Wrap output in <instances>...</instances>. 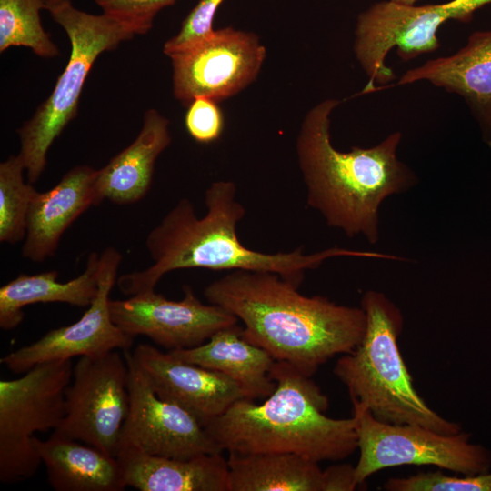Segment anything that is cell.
Here are the masks:
<instances>
[{
    "instance_id": "28",
    "label": "cell",
    "mask_w": 491,
    "mask_h": 491,
    "mask_svg": "<svg viewBox=\"0 0 491 491\" xmlns=\"http://www.w3.org/2000/svg\"><path fill=\"white\" fill-rule=\"evenodd\" d=\"M223 0H200L182 24L176 35L165 42L164 53L170 55L195 45L214 33L213 19Z\"/></svg>"
},
{
    "instance_id": "24",
    "label": "cell",
    "mask_w": 491,
    "mask_h": 491,
    "mask_svg": "<svg viewBox=\"0 0 491 491\" xmlns=\"http://www.w3.org/2000/svg\"><path fill=\"white\" fill-rule=\"evenodd\" d=\"M45 0H0V52L12 46L30 48L41 57L59 55L42 25Z\"/></svg>"
},
{
    "instance_id": "23",
    "label": "cell",
    "mask_w": 491,
    "mask_h": 491,
    "mask_svg": "<svg viewBox=\"0 0 491 491\" xmlns=\"http://www.w3.org/2000/svg\"><path fill=\"white\" fill-rule=\"evenodd\" d=\"M318 464L293 453H229L228 491H325Z\"/></svg>"
},
{
    "instance_id": "31",
    "label": "cell",
    "mask_w": 491,
    "mask_h": 491,
    "mask_svg": "<svg viewBox=\"0 0 491 491\" xmlns=\"http://www.w3.org/2000/svg\"><path fill=\"white\" fill-rule=\"evenodd\" d=\"M397 5H415L418 0H390Z\"/></svg>"
},
{
    "instance_id": "8",
    "label": "cell",
    "mask_w": 491,
    "mask_h": 491,
    "mask_svg": "<svg viewBox=\"0 0 491 491\" xmlns=\"http://www.w3.org/2000/svg\"><path fill=\"white\" fill-rule=\"evenodd\" d=\"M491 0H451L427 5H401L392 1L372 5L357 18L354 50L367 75L364 89L371 92L391 82L393 70L386 65L389 51L409 61L439 48L437 32L448 20L467 22Z\"/></svg>"
},
{
    "instance_id": "18",
    "label": "cell",
    "mask_w": 491,
    "mask_h": 491,
    "mask_svg": "<svg viewBox=\"0 0 491 491\" xmlns=\"http://www.w3.org/2000/svg\"><path fill=\"white\" fill-rule=\"evenodd\" d=\"M117 459L126 486L140 491H228V465L222 452L172 458L124 448Z\"/></svg>"
},
{
    "instance_id": "13",
    "label": "cell",
    "mask_w": 491,
    "mask_h": 491,
    "mask_svg": "<svg viewBox=\"0 0 491 491\" xmlns=\"http://www.w3.org/2000/svg\"><path fill=\"white\" fill-rule=\"evenodd\" d=\"M121 261L119 251L105 248L100 255L97 294L81 318L5 355L1 364L14 374H22L43 363L75 356L100 357L115 350H128L134 336L113 322L109 308V294Z\"/></svg>"
},
{
    "instance_id": "17",
    "label": "cell",
    "mask_w": 491,
    "mask_h": 491,
    "mask_svg": "<svg viewBox=\"0 0 491 491\" xmlns=\"http://www.w3.org/2000/svg\"><path fill=\"white\" fill-rule=\"evenodd\" d=\"M97 171L76 165L51 189L35 194L27 215L25 258L43 262L54 256L65 230L91 205L99 204L95 186Z\"/></svg>"
},
{
    "instance_id": "15",
    "label": "cell",
    "mask_w": 491,
    "mask_h": 491,
    "mask_svg": "<svg viewBox=\"0 0 491 491\" xmlns=\"http://www.w3.org/2000/svg\"><path fill=\"white\" fill-rule=\"evenodd\" d=\"M132 355L156 395L187 410L203 426L236 400L247 397L230 377L185 362L168 351L164 353L151 345L140 344Z\"/></svg>"
},
{
    "instance_id": "20",
    "label": "cell",
    "mask_w": 491,
    "mask_h": 491,
    "mask_svg": "<svg viewBox=\"0 0 491 491\" xmlns=\"http://www.w3.org/2000/svg\"><path fill=\"white\" fill-rule=\"evenodd\" d=\"M238 325L223 328L195 347L168 351L174 356L219 372L236 382L251 399L266 398L276 383L270 371L275 359L243 337Z\"/></svg>"
},
{
    "instance_id": "2",
    "label": "cell",
    "mask_w": 491,
    "mask_h": 491,
    "mask_svg": "<svg viewBox=\"0 0 491 491\" xmlns=\"http://www.w3.org/2000/svg\"><path fill=\"white\" fill-rule=\"evenodd\" d=\"M232 181L213 182L205 193L206 213L198 217L188 198L180 199L148 234L145 246L153 260L147 268L122 275L120 291L132 296L155 290L169 272L187 268L249 270L277 274L299 287L306 272L336 256L382 258L383 254L330 247L306 254L304 247L265 253L248 248L237 235L246 208L236 198Z\"/></svg>"
},
{
    "instance_id": "16",
    "label": "cell",
    "mask_w": 491,
    "mask_h": 491,
    "mask_svg": "<svg viewBox=\"0 0 491 491\" xmlns=\"http://www.w3.org/2000/svg\"><path fill=\"white\" fill-rule=\"evenodd\" d=\"M418 81L459 95L477 121L485 142L491 145V31L474 32L456 53L406 71L398 84Z\"/></svg>"
},
{
    "instance_id": "26",
    "label": "cell",
    "mask_w": 491,
    "mask_h": 491,
    "mask_svg": "<svg viewBox=\"0 0 491 491\" xmlns=\"http://www.w3.org/2000/svg\"><path fill=\"white\" fill-rule=\"evenodd\" d=\"M387 491H491V473L448 476L441 471L419 472L407 477H391L384 484Z\"/></svg>"
},
{
    "instance_id": "4",
    "label": "cell",
    "mask_w": 491,
    "mask_h": 491,
    "mask_svg": "<svg viewBox=\"0 0 491 491\" xmlns=\"http://www.w3.org/2000/svg\"><path fill=\"white\" fill-rule=\"evenodd\" d=\"M270 376L276 386L262 404L241 398L204 426L222 451L293 453L319 463L357 449L356 418L326 416L328 397L310 376L284 361H275Z\"/></svg>"
},
{
    "instance_id": "19",
    "label": "cell",
    "mask_w": 491,
    "mask_h": 491,
    "mask_svg": "<svg viewBox=\"0 0 491 491\" xmlns=\"http://www.w3.org/2000/svg\"><path fill=\"white\" fill-rule=\"evenodd\" d=\"M168 124L155 109L145 113L136 138L97 171L95 186L99 204L107 199L114 204L129 205L145 196L151 187L155 161L171 143Z\"/></svg>"
},
{
    "instance_id": "11",
    "label": "cell",
    "mask_w": 491,
    "mask_h": 491,
    "mask_svg": "<svg viewBox=\"0 0 491 491\" xmlns=\"http://www.w3.org/2000/svg\"><path fill=\"white\" fill-rule=\"evenodd\" d=\"M175 97L189 105L197 97L225 99L250 84L266 56L258 38L232 27L168 55Z\"/></svg>"
},
{
    "instance_id": "14",
    "label": "cell",
    "mask_w": 491,
    "mask_h": 491,
    "mask_svg": "<svg viewBox=\"0 0 491 491\" xmlns=\"http://www.w3.org/2000/svg\"><path fill=\"white\" fill-rule=\"evenodd\" d=\"M180 301L169 300L155 290L110 300L113 322L126 334L145 336L167 351L202 345L220 329L238 319L219 306L204 304L191 286H183Z\"/></svg>"
},
{
    "instance_id": "30",
    "label": "cell",
    "mask_w": 491,
    "mask_h": 491,
    "mask_svg": "<svg viewBox=\"0 0 491 491\" xmlns=\"http://www.w3.org/2000/svg\"><path fill=\"white\" fill-rule=\"evenodd\" d=\"M323 471L325 491H353L358 486L355 466L350 464L333 465Z\"/></svg>"
},
{
    "instance_id": "6",
    "label": "cell",
    "mask_w": 491,
    "mask_h": 491,
    "mask_svg": "<svg viewBox=\"0 0 491 491\" xmlns=\"http://www.w3.org/2000/svg\"><path fill=\"white\" fill-rule=\"evenodd\" d=\"M45 9L65 29L71 54L51 95L17 130L21 143L18 155L30 184L44 172L53 142L76 116L81 92L96 58L135 35L122 21L105 13L79 10L71 0H45Z\"/></svg>"
},
{
    "instance_id": "1",
    "label": "cell",
    "mask_w": 491,
    "mask_h": 491,
    "mask_svg": "<svg viewBox=\"0 0 491 491\" xmlns=\"http://www.w3.org/2000/svg\"><path fill=\"white\" fill-rule=\"evenodd\" d=\"M298 288L275 273L233 270L210 283L204 295L242 321L246 340L311 377L329 359L358 346L366 317L361 306L304 296Z\"/></svg>"
},
{
    "instance_id": "27",
    "label": "cell",
    "mask_w": 491,
    "mask_h": 491,
    "mask_svg": "<svg viewBox=\"0 0 491 491\" xmlns=\"http://www.w3.org/2000/svg\"><path fill=\"white\" fill-rule=\"evenodd\" d=\"M107 14L125 25L135 35L146 34L156 15L175 0H94Z\"/></svg>"
},
{
    "instance_id": "7",
    "label": "cell",
    "mask_w": 491,
    "mask_h": 491,
    "mask_svg": "<svg viewBox=\"0 0 491 491\" xmlns=\"http://www.w3.org/2000/svg\"><path fill=\"white\" fill-rule=\"evenodd\" d=\"M24 374L0 380V481L5 484L29 479L41 465L32 439L63 421L72 361L43 363Z\"/></svg>"
},
{
    "instance_id": "3",
    "label": "cell",
    "mask_w": 491,
    "mask_h": 491,
    "mask_svg": "<svg viewBox=\"0 0 491 491\" xmlns=\"http://www.w3.org/2000/svg\"><path fill=\"white\" fill-rule=\"evenodd\" d=\"M326 99L306 115L296 151L306 203L326 225L347 236L379 239V207L388 196L406 191L416 178L396 156L402 134H390L378 145L348 152L336 149L330 140V115L339 105Z\"/></svg>"
},
{
    "instance_id": "25",
    "label": "cell",
    "mask_w": 491,
    "mask_h": 491,
    "mask_svg": "<svg viewBox=\"0 0 491 491\" xmlns=\"http://www.w3.org/2000/svg\"><path fill=\"white\" fill-rule=\"evenodd\" d=\"M24 163L17 155L0 164V241L15 244L26 235L27 215L37 193L23 178Z\"/></svg>"
},
{
    "instance_id": "21",
    "label": "cell",
    "mask_w": 491,
    "mask_h": 491,
    "mask_svg": "<svg viewBox=\"0 0 491 491\" xmlns=\"http://www.w3.org/2000/svg\"><path fill=\"white\" fill-rule=\"evenodd\" d=\"M33 446L56 491H123L127 486L117 459L78 440L52 434Z\"/></svg>"
},
{
    "instance_id": "22",
    "label": "cell",
    "mask_w": 491,
    "mask_h": 491,
    "mask_svg": "<svg viewBox=\"0 0 491 491\" xmlns=\"http://www.w3.org/2000/svg\"><path fill=\"white\" fill-rule=\"evenodd\" d=\"M99 265L100 256L90 253L85 270L67 282H59L55 270L20 274L0 288V327L10 330L19 326L23 308L32 304L57 302L89 306L98 291Z\"/></svg>"
},
{
    "instance_id": "12",
    "label": "cell",
    "mask_w": 491,
    "mask_h": 491,
    "mask_svg": "<svg viewBox=\"0 0 491 491\" xmlns=\"http://www.w3.org/2000/svg\"><path fill=\"white\" fill-rule=\"evenodd\" d=\"M124 356L128 366L129 411L119 451L135 448L172 458L223 452L195 416L156 395L132 353L125 350Z\"/></svg>"
},
{
    "instance_id": "9",
    "label": "cell",
    "mask_w": 491,
    "mask_h": 491,
    "mask_svg": "<svg viewBox=\"0 0 491 491\" xmlns=\"http://www.w3.org/2000/svg\"><path fill=\"white\" fill-rule=\"evenodd\" d=\"M353 416L357 420L358 486L384 468L401 466H436L465 476L491 468V452L470 443L469 433L444 435L418 425L384 423L358 406H353Z\"/></svg>"
},
{
    "instance_id": "10",
    "label": "cell",
    "mask_w": 491,
    "mask_h": 491,
    "mask_svg": "<svg viewBox=\"0 0 491 491\" xmlns=\"http://www.w3.org/2000/svg\"><path fill=\"white\" fill-rule=\"evenodd\" d=\"M129 411L128 366L117 350L79 358L65 389V415L53 434L117 457Z\"/></svg>"
},
{
    "instance_id": "29",
    "label": "cell",
    "mask_w": 491,
    "mask_h": 491,
    "mask_svg": "<svg viewBox=\"0 0 491 491\" xmlns=\"http://www.w3.org/2000/svg\"><path fill=\"white\" fill-rule=\"evenodd\" d=\"M185 126L197 142L210 143L217 139L223 129V118L215 101L206 97L193 100L185 115Z\"/></svg>"
},
{
    "instance_id": "5",
    "label": "cell",
    "mask_w": 491,
    "mask_h": 491,
    "mask_svg": "<svg viewBox=\"0 0 491 491\" xmlns=\"http://www.w3.org/2000/svg\"><path fill=\"white\" fill-rule=\"evenodd\" d=\"M361 307L366 317L364 336L333 369L346 386L352 405L384 423L418 425L444 435L462 431L458 423L434 411L416 390L398 346L404 324L400 309L374 290L363 295Z\"/></svg>"
}]
</instances>
